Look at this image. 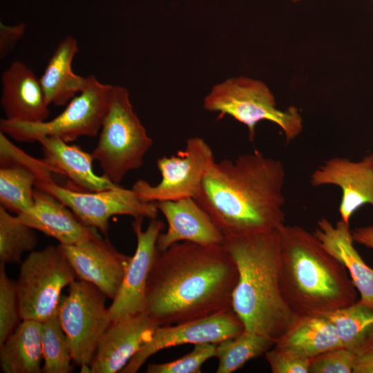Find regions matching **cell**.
Segmentation results:
<instances>
[{
  "instance_id": "obj_38",
  "label": "cell",
  "mask_w": 373,
  "mask_h": 373,
  "mask_svg": "<svg viewBox=\"0 0 373 373\" xmlns=\"http://www.w3.org/2000/svg\"><path fill=\"white\" fill-rule=\"evenodd\" d=\"M80 372L82 373H92L90 364H84L80 366Z\"/></svg>"
},
{
  "instance_id": "obj_37",
  "label": "cell",
  "mask_w": 373,
  "mask_h": 373,
  "mask_svg": "<svg viewBox=\"0 0 373 373\" xmlns=\"http://www.w3.org/2000/svg\"><path fill=\"white\" fill-rule=\"evenodd\" d=\"M352 233L355 242L373 249V225L356 228Z\"/></svg>"
},
{
  "instance_id": "obj_18",
  "label": "cell",
  "mask_w": 373,
  "mask_h": 373,
  "mask_svg": "<svg viewBox=\"0 0 373 373\" xmlns=\"http://www.w3.org/2000/svg\"><path fill=\"white\" fill-rule=\"evenodd\" d=\"M17 216L24 224L56 239L62 245H75L99 236L97 229L83 223L61 201L38 188L34 191L33 205Z\"/></svg>"
},
{
  "instance_id": "obj_23",
  "label": "cell",
  "mask_w": 373,
  "mask_h": 373,
  "mask_svg": "<svg viewBox=\"0 0 373 373\" xmlns=\"http://www.w3.org/2000/svg\"><path fill=\"white\" fill-rule=\"evenodd\" d=\"M78 51L77 39L67 36L50 57L39 78L49 105H65L84 89L86 77L76 75L72 69L73 60Z\"/></svg>"
},
{
  "instance_id": "obj_13",
  "label": "cell",
  "mask_w": 373,
  "mask_h": 373,
  "mask_svg": "<svg viewBox=\"0 0 373 373\" xmlns=\"http://www.w3.org/2000/svg\"><path fill=\"white\" fill-rule=\"evenodd\" d=\"M143 220L135 218L132 222L137 247L120 288L108 307L112 322L145 312L146 283L163 222L152 219L143 230Z\"/></svg>"
},
{
  "instance_id": "obj_9",
  "label": "cell",
  "mask_w": 373,
  "mask_h": 373,
  "mask_svg": "<svg viewBox=\"0 0 373 373\" xmlns=\"http://www.w3.org/2000/svg\"><path fill=\"white\" fill-rule=\"evenodd\" d=\"M61 296L57 314L66 335L73 361L90 364L98 345L112 323L105 295L93 285L79 280L68 286Z\"/></svg>"
},
{
  "instance_id": "obj_35",
  "label": "cell",
  "mask_w": 373,
  "mask_h": 373,
  "mask_svg": "<svg viewBox=\"0 0 373 373\" xmlns=\"http://www.w3.org/2000/svg\"><path fill=\"white\" fill-rule=\"evenodd\" d=\"M23 23L6 25L0 23V58L4 59L15 47L26 32Z\"/></svg>"
},
{
  "instance_id": "obj_5",
  "label": "cell",
  "mask_w": 373,
  "mask_h": 373,
  "mask_svg": "<svg viewBox=\"0 0 373 373\" xmlns=\"http://www.w3.org/2000/svg\"><path fill=\"white\" fill-rule=\"evenodd\" d=\"M97 146L91 153L103 175L117 185L140 169L153 141L133 110L128 90L113 86Z\"/></svg>"
},
{
  "instance_id": "obj_34",
  "label": "cell",
  "mask_w": 373,
  "mask_h": 373,
  "mask_svg": "<svg viewBox=\"0 0 373 373\" xmlns=\"http://www.w3.org/2000/svg\"><path fill=\"white\" fill-rule=\"evenodd\" d=\"M272 373H308L310 359L280 352L274 348L265 354Z\"/></svg>"
},
{
  "instance_id": "obj_32",
  "label": "cell",
  "mask_w": 373,
  "mask_h": 373,
  "mask_svg": "<svg viewBox=\"0 0 373 373\" xmlns=\"http://www.w3.org/2000/svg\"><path fill=\"white\" fill-rule=\"evenodd\" d=\"M356 356L344 347L322 353L309 361L311 373H351Z\"/></svg>"
},
{
  "instance_id": "obj_7",
  "label": "cell",
  "mask_w": 373,
  "mask_h": 373,
  "mask_svg": "<svg viewBox=\"0 0 373 373\" xmlns=\"http://www.w3.org/2000/svg\"><path fill=\"white\" fill-rule=\"evenodd\" d=\"M112 86L94 75L88 76L84 89L52 119L31 123L4 118L0 121V131L23 142H36L44 136L57 137L66 142L82 136L95 137L108 109Z\"/></svg>"
},
{
  "instance_id": "obj_31",
  "label": "cell",
  "mask_w": 373,
  "mask_h": 373,
  "mask_svg": "<svg viewBox=\"0 0 373 373\" xmlns=\"http://www.w3.org/2000/svg\"><path fill=\"white\" fill-rule=\"evenodd\" d=\"M215 343H199L194 345L193 350L173 361L164 363H149L147 373H200L203 363L215 357Z\"/></svg>"
},
{
  "instance_id": "obj_21",
  "label": "cell",
  "mask_w": 373,
  "mask_h": 373,
  "mask_svg": "<svg viewBox=\"0 0 373 373\" xmlns=\"http://www.w3.org/2000/svg\"><path fill=\"white\" fill-rule=\"evenodd\" d=\"M313 234L345 266L360 294L359 300L373 309V269L365 264L354 247L349 224L340 220L333 225L327 219L321 218Z\"/></svg>"
},
{
  "instance_id": "obj_12",
  "label": "cell",
  "mask_w": 373,
  "mask_h": 373,
  "mask_svg": "<svg viewBox=\"0 0 373 373\" xmlns=\"http://www.w3.org/2000/svg\"><path fill=\"white\" fill-rule=\"evenodd\" d=\"M245 330L233 309L171 325L158 326L151 338L133 356L121 373H136L156 352L183 344L215 343L233 338Z\"/></svg>"
},
{
  "instance_id": "obj_3",
  "label": "cell",
  "mask_w": 373,
  "mask_h": 373,
  "mask_svg": "<svg viewBox=\"0 0 373 373\" xmlns=\"http://www.w3.org/2000/svg\"><path fill=\"white\" fill-rule=\"evenodd\" d=\"M279 284L283 298L297 316L324 315L356 301L345 266L313 233L300 226L278 229Z\"/></svg>"
},
{
  "instance_id": "obj_4",
  "label": "cell",
  "mask_w": 373,
  "mask_h": 373,
  "mask_svg": "<svg viewBox=\"0 0 373 373\" xmlns=\"http://www.w3.org/2000/svg\"><path fill=\"white\" fill-rule=\"evenodd\" d=\"M222 245L238 269L232 309L246 330L276 342L298 318L287 305L280 288L278 229L225 238Z\"/></svg>"
},
{
  "instance_id": "obj_16",
  "label": "cell",
  "mask_w": 373,
  "mask_h": 373,
  "mask_svg": "<svg viewBox=\"0 0 373 373\" xmlns=\"http://www.w3.org/2000/svg\"><path fill=\"white\" fill-rule=\"evenodd\" d=\"M158 326L145 312L113 321L91 361L92 373L120 372Z\"/></svg>"
},
{
  "instance_id": "obj_25",
  "label": "cell",
  "mask_w": 373,
  "mask_h": 373,
  "mask_svg": "<svg viewBox=\"0 0 373 373\" xmlns=\"http://www.w3.org/2000/svg\"><path fill=\"white\" fill-rule=\"evenodd\" d=\"M343 347L355 356L373 344V309L361 300L326 314Z\"/></svg>"
},
{
  "instance_id": "obj_28",
  "label": "cell",
  "mask_w": 373,
  "mask_h": 373,
  "mask_svg": "<svg viewBox=\"0 0 373 373\" xmlns=\"http://www.w3.org/2000/svg\"><path fill=\"white\" fill-rule=\"evenodd\" d=\"M35 230L0 206V264L21 263L23 253L38 244Z\"/></svg>"
},
{
  "instance_id": "obj_15",
  "label": "cell",
  "mask_w": 373,
  "mask_h": 373,
  "mask_svg": "<svg viewBox=\"0 0 373 373\" xmlns=\"http://www.w3.org/2000/svg\"><path fill=\"white\" fill-rule=\"evenodd\" d=\"M313 186L335 185L342 191L341 220L350 223L352 216L363 205L373 206V153L358 162L344 157L326 160L311 175Z\"/></svg>"
},
{
  "instance_id": "obj_19",
  "label": "cell",
  "mask_w": 373,
  "mask_h": 373,
  "mask_svg": "<svg viewBox=\"0 0 373 373\" xmlns=\"http://www.w3.org/2000/svg\"><path fill=\"white\" fill-rule=\"evenodd\" d=\"M1 105L6 119L25 122L47 120L49 104L33 71L21 61H15L1 75Z\"/></svg>"
},
{
  "instance_id": "obj_6",
  "label": "cell",
  "mask_w": 373,
  "mask_h": 373,
  "mask_svg": "<svg viewBox=\"0 0 373 373\" xmlns=\"http://www.w3.org/2000/svg\"><path fill=\"white\" fill-rule=\"evenodd\" d=\"M203 106L207 111L218 113V118L228 115L245 125L250 142L254 140L256 124L262 120L277 124L287 142L295 139L303 128L297 108L278 109L267 85L249 77L231 78L214 86L205 97Z\"/></svg>"
},
{
  "instance_id": "obj_10",
  "label": "cell",
  "mask_w": 373,
  "mask_h": 373,
  "mask_svg": "<svg viewBox=\"0 0 373 373\" xmlns=\"http://www.w3.org/2000/svg\"><path fill=\"white\" fill-rule=\"evenodd\" d=\"M35 186L53 195L83 223L105 236L113 216L152 220L157 218L159 211L155 202H145L132 189L121 186L98 191H79L60 186L47 176L38 178Z\"/></svg>"
},
{
  "instance_id": "obj_20",
  "label": "cell",
  "mask_w": 373,
  "mask_h": 373,
  "mask_svg": "<svg viewBox=\"0 0 373 373\" xmlns=\"http://www.w3.org/2000/svg\"><path fill=\"white\" fill-rule=\"evenodd\" d=\"M37 142L41 146V160L49 170L67 177L83 190L98 191L119 186L104 175L95 174L92 153L84 151L79 146L52 136L41 137Z\"/></svg>"
},
{
  "instance_id": "obj_2",
  "label": "cell",
  "mask_w": 373,
  "mask_h": 373,
  "mask_svg": "<svg viewBox=\"0 0 373 373\" xmlns=\"http://www.w3.org/2000/svg\"><path fill=\"white\" fill-rule=\"evenodd\" d=\"M282 162L260 151L214 162L196 202L225 238L278 229L285 222Z\"/></svg>"
},
{
  "instance_id": "obj_14",
  "label": "cell",
  "mask_w": 373,
  "mask_h": 373,
  "mask_svg": "<svg viewBox=\"0 0 373 373\" xmlns=\"http://www.w3.org/2000/svg\"><path fill=\"white\" fill-rule=\"evenodd\" d=\"M76 276L114 299L122 283L131 256L119 252L100 235L75 245H59Z\"/></svg>"
},
{
  "instance_id": "obj_17",
  "label": "cell",
  "mask_w": 373,
  "mask_h": 373,
  "mask_svg": "<svg viewBox=\"0 0 373 373\" xmlns=\"http://www.w3.org/2000/svg\"><path fill=\"white\" fill-rule=\"evenodd\" d=\"M155 203L168 224L166 231L158 236L157 248L159 251H164L182 241L201 245L223 244V234L194 198Z\"/></svg>"
},
{
  "instance_id": "obj_1",
  "label": "cell",
  "mask_w": 373,
  "mask_h": 373,
  "mask_svg": "<svg viewBox=\"0 0 373 373\" xmlns=\"http://www.w3.org/2000/svg\"><path fill=\"white\" fill-rule=\"evenodd\" d=\"M237 265L223 245L176 242L157 248L146 287L145 313L159 326L232 309Z\"/></svg>"
},
{
  "instance_id": "obj_22",
  "label": "cell",
  "mask_w": 373,
  "mask_h": 373,
  "mask_svg": "<svg viewBox=\"0 0 373 373\" xmlns=\"http://www.w3.org/2000/svg\"><path fill=\"white\" fill-rule=\"evenodd\" d=\"M343 347L338 333L324 315L298 316L274 344V349L310 359L322 353Z\"/></svg>"
},
{
  "instance_id": "obj_11",
  "label": "cell",
  "mask_w": 373,
  "mask_h": 373,
  "mask_svg": "<svg viewBox=\"0 0 373 373\" xmlns=\"http://www.w3.org/2000/svg\"><path fill=\"white\" fill-rule=\"evenodd\" d=\"M214 162L210 146L200 137H191L184 150L157 160V167L162 176L157 184L151 185L146 180H139L132 189L140 199L149 202L195 199Z\"/></svg>"
},
{
  "instance_id": "obj_8",
  "label": "cell",
  "mask_w": 373,
  "mask_h": 373,
  "mask_svg": "<svg viewBox=\"0 0 373 373\" xmlns=\"http://www.w3.org/2000/svg\"><path fill=\"white\" fill-rule=\"evenodd\" d=\"M75 278L59 245L31 251L15 280L21 319L43 323L57 313L62 289Z\"/></svg>"
},
{
  "instance_id": "obj_39",
  "label": "cell",
  "mask_w": 373,
  "mask_h": 373,
  "mask_svg": "<svg viewBox=\"0 0 373 373\" xmlns=\"http://www.w3.org/2000/svg\"><path fill=\"white\" fill-rule=\"evenodd\" d=\"M292 1L295 2V1H299V0H292Z\"/></svg>"
},
{
  "instance_id": "obj_24",
  "label": "cell",
  "mask_w": 373,
  "mask_h": 373,
  "mask_svg": "<svg viewBox=\"0 0 373 373\" xmlns=\"http://www.w3.org/2000/svg\"><path fill=\"white\" fill-rule=\"evenodd\" d=\"M42 323L21 320L0 345V366L4 373L42 372Z\"/></svg>"
},
{
  "instance_id": "obj_26",
  "label": "cell",
  "mask_w": 373,
  "mask_h": 373,
  "mask_svg": "<svg viewBox=\"0 0 373 373\" xmlns=\"http://www.w3.org/2000/svg\"><path fill=\"white\" fill-rule=\"evenodd\" d=\"M274 344L273 339L246 329L233 338L222 341L216 345V372H235L247 361L265 354Z\"/></svg>"
},
{
  "instance_id": "obj_29",
  "label": "cell",
  "mask_w": 373,
  "mask_h": 373,
  "mask_svg": "<svg viewBox=\"0 0 373 373\" xmlns=\"http://www.w3.org/2000/svg\"><path fill=\"white\" fill-rule=\"evenodd\" d=\"M42 372H72L71 350L57 312L42 323Z\"/></svg>"
},
{
  "instance_id": "obj_27",
  "label": "cell",
  "mask_w": 373,
  "mask_h": 373,
  "mask_svg": "<svg viewBox=\"0 0 373 373\" xmlns=\"http://www.w3.org/2000/svg\"><path fill=\"white\" fill-rule=\"evenodd\" d=\"M38 179L32 169L20 164L0 167V206L19 214L34 204V191Z\"/></svg>"
},
{
  "instance_id": "obj_33",
  "label": "cell",
  "mask_w": 373,
  "mask_h": 373,
  "mask_svg": "<svg viewBox=\"0 0 373 373\" xmlns=\"http://www.w3.org/2000/svg\"><path fill=\"white\" fill-rule=\"evenodd\" d=\"M8 164L27 166L37 173L38 178L50 176L52 173L42 160L35 159L24 153L0 131V166Z\"/></svg>"
},
{
  "instance_id": "obj_36",
  "label": "cell",
  "mask_w": 373,
  "mask_h": 373,
  "mask_svg": "<svg viewBox=\"0 0 373 373\" xmlns=\"http://www.w3.org/2000/svg\"><path fill=\"white\" fill-rule=\"evenodd\" d=\"M353 373H373V344L355 357Z\"/></svg>"
},
{
  "instance_id": "obj_30",
  "label": "cell",
  "mask_w": 373,
  "mask_h": 373,
  "mask_svg": "<svg viewBox=\"0 0 373 373\" xmlns=\"http://www.w3.org/2000/svg\"><path fill=\"white\" fill-rule=\"evenodd\" d=\"M21 320L15 280L8 276L5 265L0 264V345Z\"/></svg>"
}]
</instances>
